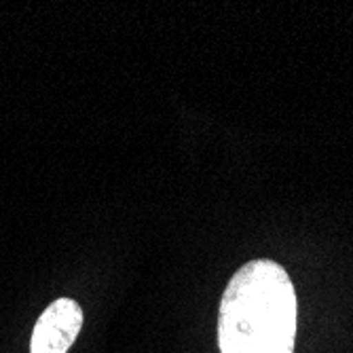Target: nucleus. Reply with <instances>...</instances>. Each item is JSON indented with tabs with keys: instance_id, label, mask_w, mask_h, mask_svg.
<instances>
[{
	"instance_id": "1",
	"label": "nucleus",
	"mask_w": 353,
	"mask_h": 353,
	"mask_svg": "<svg viewBox=\"0 0 353 353\" xmlns=\"http://www.w3.org/2000/svg\"><path fill=\"white\" fill-rule=\"evenodd\" d=\"M296 311L294 285L281 265L248 263L220 303V353H294Z\"/></svg>"
},
{
	"instance_id": "2",
	"label": "nucleus",
	"mask_w": 353,
	"mask_h": 353,
	"mask_svg": "<svg viewBox=\"0 0 353 353\" xmlns=\"http://www.w3.org/2000/svg\"><path fill=\"white\" fill-rule=\"evenodd\" d=\"M83 326V309L72 299L51 303L34 326L30 353H66Z\"/></svg>"
}]
</instances>
